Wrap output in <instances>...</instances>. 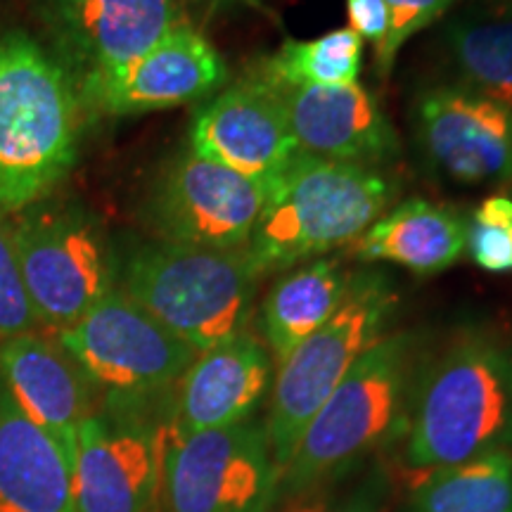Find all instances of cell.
Here are the masks:
<instances>
[{
    "label": "cell",
    "mask_w": 512,
    "mask_h": 512,
    "mask_svg": "<svg viewBox=\"0 0 512 512\" xmlns=\"http://www.w3.org/2000/svg\"><path fill=\"white\" fill-rule=\"evenodd\" d=\"M403 427L415 475L512 451V332L460 328L415 370Z\"/></svg>",
    "instance_id": "1"
},
{
    "label": "cell",
    "mask_w": 512,
    "mask_h": 512,
    "mask_svg": "<svg viewBox=\"0 0 512 512\" xmlns=\"http://www.w3.org/2000/svg\"><path fill=\"white\" fill-rule=\"evenodd\" d=\"M81 110L72 79L36 38L0 36V216L41 202L69 174Z\"/></svg>",
    "instance_id": "2"
},
{
    "label": "cell",
    "mask_w": 512,
    "mask_h": 512,
    "mask_svg": "<svg viewBox=\"0 0 512 512\" xmlns=\"http://www.w3.org/2000/svg\"><path fill=\"white\" fill-rule=\"evenodd\" d=\"M415 370L411 332L377 339L306 425L290 463L280 470L278 501L332 484L387 444L403 427Z\"/></svg>",
    "instance_id": "3"
},
{
    "label": "cell",
    "mask_w": 512,
    "mask_h": 512,
    "mask_svg": "<svg viewBox=\"0 0 512 512\" xmlns=\"http://www.w3.org/2000/svg\"><path fill=\"white\" fill-rule=\"evenodd\" d=\"M394 183L373 166L311 155L294 159L268 188L247 252L261 273L356 242L394 200Z\"/></svg>",
    "instance_id": "4"
},
{
    "label": "cell",
    "mask_w": 512,
    "mask_h": 512,
    "mask_svg": "<svg viewBox=\"0 0 512 512\" xmlns=\"http://www.w3.org/2000/svg\"><path fill=\"white\" fill-rule=\"evenodd\" d=\"M261 275L247 247L159 242L128 256L119 287L202 354L247 332Z\"/></svg>",
    "instance_id": "5"
},
{
    "label": "cell",
    "mask_w": 512,
    "mask_h": 512,
    "mask_svg": "<svg viewBox=\"0 0 512 512\" xmlns=\"http://www.w3.org/2000/svg\"><path fill=\"white\" fill-rule=\"evenodd\" d=\"M396 294L382 273L349 278L339 309L278 366L271 411L264 422L275 463H290L306 425L328 401L354 363L384 337Z\"/></svg>",
    "instance_id": "6"
},
{
    "label": "cell",
    "mask_w": 512,
    "mask_h": 512,
    "mask_svg": "<svg viewBox=\"0 0 512 512\" xmlns=\"http://www.w3.org/2000/svg\"><path fill=\"white\" fill-rule=\"evenodd\" d=\"M10 235L38 328L60 335L117 287L105 233L76 204H31Z\"/></svg>",
    "instance_id": "7"
},
{
    "label": "cell",
    "mask_w": 512,
    "mask_h": 512,
    "mask_svg": "<svg viewBox=\"0 0 512 512\" xmlns=\"http://www.w3.org/2000/svg\"><path fill=\"white\" fill-rule=\"evenodd\" d=\"M105 401H157L174 392L197 351L133 302L121 287L57 335Z\"/></svg>",
    "instance_id": "8"
},
{
    "label": "cell",
    "mask_w": 512,
    "mask_h": 512,
    "mask_svg": "<svg viewBox=\"0 0 512 512\" xmlns=\"http://www.w3.org/2000/svg\"><path fill=\"white\" fill-rule=\"evenodd\" d=\"M36 17L83 110L159 38L190 22L183 0H36Z\"/></svg>",
    "instance_id": "9"
},
{
    "label": "cell",
    "mask_w": 512,
    "mask_h": 512,
    "mask_svg": "<svg viewBox=\"0 0 512 512\" xmlns=\"http://www.w3.org/2000/svg\"><path fill=\"white\" fill-rule=\"evenodd\" d=\"M155 401H105L79 427L72 470L74 512H159L171 420Z\"/></svg>",
    "instance_id": "10"
},
{
    "label": "cell",
    "mask_w": 512,
    "mask_h": 512,
    "mask_svg": "<svg viewBox=\"0 0 512 512\" xmlns=\"http://www.w3.org/2000/svg\"><path fill=\"white\" fill-rule=\"evenodd\" d=\"M280 498L264 422L176 437L164 451L162 505L166 512H273Z\"/></svg>",
    "instance_id": "11"
},
{
    "label": "cell",
    "mask_w": 512,
    "mask_h": 512,
    "mask_svg": "<svg viewBox=\"0 0 512 512\" xmlns=\"http://www.w3.org/2000/svg\"><path fill=\"white\" fill-rule=\"evenodd\" d=\"M268 188L185 150L152 185L147 221L171 245L240 249L252 238Z\"/></svg>",
    "instance_id": "12"
},
{
    "label": "cell",
    "mask_w": 512,
    "mask_h": 512,
    "mask_svg": "<svg viewBox=\"0 0 512 512\" xmlns=\"http://www.w3.org/2000/svg\"><path fill=\"white\" fill-rule=\"evenodd\" d=\"M413 133L434 174L456 185L512 181V110L463 86L427 88L413 105Z\"/></svg>",
    "instance_id": "13"
},
{
    "label": "cell",
    "mask_w": 512,
    "mask_h": 512,
    "mask_svg": "<svg viewBox=\"0 0 512 512\" xmlns=\"http://www.w3.org/2000/svg\"><path fill=\"white\" fill-rule=\"evenodd\" d=\"M188 150L268 185L299 157L283 100L259 72L216 93L195 114Z\"/></svg>",
    "instance_id": "14"
},
{
    "label": "cell",
    "mask_w": 512,
    "mask_h": 512,
    "mask_svg": "<svg viewBox=\"0 0 512 512\" xmlns=\"http://www.w3.org/2000/svg\"><path fill=\"white\" fill-rule=\"evenodd\" d=\"M266 81L283 100L294 143L302 155L373 166L399 152V140L380 102L358 83L297 88Z\"/></svg>",
    "instance_id": "15"
},
{
    "label": "cell",
    "mask_w": 512,
    "mask_h": 512,
    "mask_svg": "<svg viewBox=\"0 0 512 512\" xmlns=\"http://www.w3.org/2000/svg\"><path fill=\"white\" fill-rule=\"evenodd\" d=\"M271 366L266 344L249 330L197 354L174 387L171 434L185 437L252 420L271 384Z\"/></svg>",
    "instance_id": "16"
},
{
    "label": "cell",
    "mask_w": 512,
    "mask_h": 512,
    "mask_svg": "<svg viewBox=\"0 0 512 512\" xmlns=\"http://www.w3.org/2000/svg\"><path fill=\"white\" fill-rule=\"evenodd\" d=\"M226 76L228 69L219 50L202 31L185 22L107 83L91 112L133 117L190 105L221 88Z\"/></svg>",
    "instance_id": "17"
},
{
    "label": "cell",
    "mask_w": 512,
    "mask_h": 512,
    "mask_svg": "<svg viewBox=\"0 0 512 512\" xmlns=\"http://www.w3.org/2000/svg\"><path fill=\"white\" fill-rule=\"evenodd\" d=\"M0 382L74 463L79 427L95 413V389L60 342L38 332L0 342Z\"/></svg>",
    "instance_id": "18"
},
{
    "label": "cell",
    "mask_w": 512,
    "mask_h": 512,
    "mask_svg": "<svg viewBox=\"0 0 512 512\" xmlns=\"http://www.w3.org/2000/svg\"><path fill=\"white\" fill-rule=\"evenodd\" d=\"M74 463L0 382V512H74Z\"/></svg>",
    "instance_id": "19"
},
{
    "label": "cell",
    "mask_w": 512,
    "mask_h": 512,
    "mask_svg": "<svg viewBox=\"0 0 512 512\" xmlns=\"http://www.w3.org/2000/svg\"><path fill=\"white\" fill-rule=\"evenodd\" d=\"M467 221L456 209L439 207L422 197L401 202L356 240L361 261H387L418 275L451 268L465 252Z\"/></svg>",
    "instance_id": "20"
},
{
    "label": "cell",
    "mask_w": 512,
    "mask_h": 512,
    "mask_svg": "<svg viewBox=\"0 0 512 512\" xmlns=\"http://www.w3.org/2000/svg\"><path fill=\"white\" fill-rule=\"evenodd\" d=\"M441 50L463 88L512 110V0H494L451 17Z\"/></svg>",
    "instance_id": "21"
},
{
    "label": "cell",
    "mask_w": 512,
    "mask_h": 512,
    "mask_svg": "<svg viewBox=\"0 0 512 512\" xmlns=\"http://www.w3.org/2000/svg\"><path fill=\"white\" fill-rule=\"evenodd\" d=\"M347 290L342 266L325 259L294 268L271 287L261 304L259 328L278 366L339 309Z\"/></svg>",
    "instance_id": "22"
},
{
    "label": "cell",
    "mask_w": 512,
    "mask_h": 512,
    "mask_svg": "<svg viewBox=\"0 0 512 512\" xmlns=\"http://www.w3.org/2000/svg\"><path fill=\"white\" fill-rule=\"evenodd\" d=\"M411 512H512V451L422 472Z\"/></svg>",
    "instance_id": "23"
},
{
    "label": "cell",
    "mask_w": 512,
    "mask_h": 512,
    "mask_svg": "<svg viewBox=\"0 0 512 512\" xmlns=\"http://www.w3.org/2000/svg\"><path fill=\"white\" fill-rule=\"evenodd\" d=\"M361 48L363 38L347 27L313 41L287 38L259 72L283 86H351L361 72Z\"/></svg>",
    "instance_id": "24"
},
{
    "label": "cell",
    "mask_w": 512,
    "mask_h": 512,
    "mask_svg": "<svg viewBox=\"0 0 512 512\" xmlns=\"http://www.w3.org/2000/svg\"><path fill=\"white\" fill-rule=\"evenodd\" d=\"M465 249L484 271H512V197L491 195L472 211Z\"/></svg>",
    "instance_id": "25"
},
{
    "label": "cell",
    "mask_w": 512,
    "mask_h": 512,
    "mask_svg": "<svg viewBox=\"0 0 512 512\" xmlns=\"http://www.w3.org/2000/svg\"><path fill=\"white\" fill-rule=\"evenodd\" d=\"M36 330L38 320L24 290L10 226L0 221V342Z\"/></svg>",
    "instance_id": "26"
},
{
    "label": "cell",
    "mask_w": 512,
    "mask_h": 512,
    "mask_svg": "<svg viewBox=\"0 0 512 512\" xmlns=\"http://www.w3.org/2000/svg\"><path fill=\"white\" fill-rule=\"evenodd\" d=\"M389 10V31L380 48H375L377 72L389 76L396 55L415 34L432 27L446 15L451 3L448 0H384Z\"/></svg>",
    "instance_id": "27"
},
{
    "label": "cell",
    "mask_w": 512,
    "mask_h": 512,
    "mask_svg": "<svg viewBox=\"0 0 512 512\" xmlns=\"http://www.w3.org/2000/svg\"><path fill=\"white\" fill-rule=\"evenodd\" d=\"M384 486L375 479L356 486L351 494L294 498L283 512H382Z\"/></svg>",
    "instance_id": "28"
},
{
    "label": "cell",
    "mask_w": 512,
    "mask_h": 512,
    "mask_svg": "<svg viewBox=\"0 0 512 512\" xmlns=\"http://www.w3.org/2000/svg\"><path fill=\"white\" fill-rule=\"evenodd\" d=\"M347 10L351 22L349 29L380 48L389 31L387 3L384 0H347Z\"/></svg>",
    "instance_id": "29"
},
{
    "label": "cell",
    "mask_w": 512,
    "mask_h": 512,
    "mask_svg": "<svg viewBox=\"0 0 512 512\" xmlns=\"http://www.w3.org/2000/svg\"><path fill=\"white\" fill-rule=\"evenodd\" d=\"M185 8H188V0H183ZM200 3L207 5V8H219V5H228V3H245V5H256V0H200Z\"/></svg>",
    "instance_id": "30"
},
{
    "label": "cell",
    "mask_w": 512,
    "mask_h": 512,
    "mask_svg": "<svg viewBox=\"0 0 512 512\" xmlns=\"http://www.w3.org/2000/svg\"><path fill=\"white\" fill-rule=\"evenodd\" d=\"M448 3H458V0H448ZM460 3H463V0H460ZM465 3H477V0H465ZM479 3H482V0H479ZM486 3H494V0H486Z\"/></svg>",
    "instance_id": "31"
}]
</instances>
